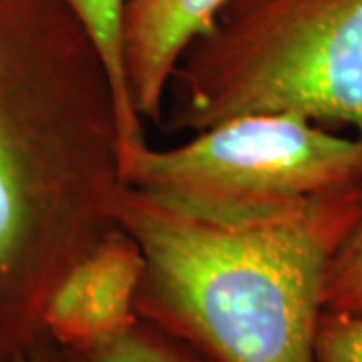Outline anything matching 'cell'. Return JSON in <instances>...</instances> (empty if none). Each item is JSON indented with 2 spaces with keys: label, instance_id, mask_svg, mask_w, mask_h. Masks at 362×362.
Segmentation results:
<instances>
[{
  "label": "cell",
  "instance_id": "2",
  "mask_svg": "<svg viewBox=\"0 0 362 362\" xmlns=\"http://www.w3.org/2000/svg\"><path fill=\"white\" fill-rule=\"evenodd\" d=\"M362 220V187L268 220H197L123 185L117 226L145 259L137 316L211 362H314L332 258Z\"/></svg>",
  "mask_w": 362,
  "mask_h": 362
},
{
  "label": "cell",
  "instance_id": "4",
  "mask_svg": "<svg viewBox=\"0 0 362 362\" xmlns=\"http://www.w3.org/2000/svg\"><path fill=\"white\" fill-rule=\"evenodd\" d=\"M123 183L197 220L242 226L362 187V141L292 113L230 119L173 147L121 156Z\"/></svg>",
  "mask_w": 362,
  "mask_h": 362
},
{
  "label": "cell",
  "instance_id": "9",
  "mask_svg": "<svg viewBox=\"0 0 362 362\" xmlns=\"http://www.w3.org/2000/svg\"><path fill=\"white\" fill-rule=\"evenodd\" d=\"M324 310L362 314V220L328 266Z\"/></svg>",
  "mask_w": 362,
  "mask_h": 362
},
{
  "label": "cell",
  "instance_id": "11",
  "mask_svg": "<svg viewBox=\"0 0 362 362\" xmlns=\"http://www.w3.org/2000/svg\"><path fill=\"white\" fill-rule=\"evenodd\" d=\"M13 362H69V358L63 346L52 342L51 338H45L39 346H35L30 352H26Z\"/></svg>",
  "mask_w": 362,
  "mask_h": 362
},
{
  "label": "cell",
  "instance_id": "3",
  "mask_svg": "<svg viewBox=\"0 0 362 362\" xmlns=\"http://www.w3.org/2000/svg\"><path fill=\"white\" fill-rule=\"evenodd\" d=\"M292 113L362 141V0H228L183 51L161 127Z\"/></svg>",
  "mask_w": 362,
  "mask_h": 362
},
{
  "label": "cell",
  "instance_id": "8",
  "mask_svg": "<svg viewBox=\"0 0 362 362\" xmlns=\"http://www.w3.org/2000/svg\"><path fill=\"white\" fill-rule=\"evenodd\" d=\"M69 362H211L189 344L137 318L113 337L65 349Z\"/></svg>",
  "mask_w": 362,
  "mask_h": 362
},
{
  "label": "cell",
  "instance_id": "6",
  "mask_svg": "<svg viewBox=\"0 0 362 362\" xmlns=\"http://www.w3.org/2000/svg\"><path fill=\"white\" fill-rule=\"evenodd\" d=\"M228 0H125L123 66L131 101L159 125L169 81L189 42L206 33Z\"/></svg>",
  "mask_w": 362,
  "mask_h": 362
},
{
  "label": "cell",
  "instance_id": "5",
  "mask_svg": "<svg viewBox=\"0 0 362 362\" xmlns=\"http://www.w3.org/2000/svg\"><path fill=\"white\" fill-rule=\"evenodd\" d=\"M143 268L139 244L115 226L54 288L42 316L47 337L63 349H83L127 328L139 318Z\"/></svg>",
  "mask_w": 362,
  "mask_h": 362
},
{
  "label": "cell",
  "instance_id": "7",
  "mask_svg": "<svg viewBox=\"0 0 362 362\" xmlns=\"http://www.w3.org/2000/svg\"><path fill=\"white\" fill-rule=\"evenodd\" d=\"M97 45L119 105L121 149L145 139L143 121L131 101L123 66V8L125 0H66Z\"/></svg>",
  "mask_w": 362,
  "mask_h": 362
},
{
  "label": "cell",
  "instance_id": "10",
  "mask_svg": "<svg viewBox=\"0 0 362 362\" xmlns=\"http://www.w3.org/2000/svg\"><path fill=\"white\" fill-rule=\"evenodd\" d=\"M314 362H362V314L324 310L314 338Z\"/></svg>",
  "mask_w": 362,
  "mask_h": 362
},
{
  "label": "cell",
  "instance_id": "1",
  "mask_svg": "<svg viewBox=\"0 0 362 362\" xmlns=\"http://www.w3.org/2000/svg\"><path fill=\"white\" fill-rule=\"evenodd\" d=\"M115 89L66 0H0V362L47 337L45 308L117 226Z\"/></svg>",
  "mask_w": 362,
  "mask_h": 362
}]
</instances>
